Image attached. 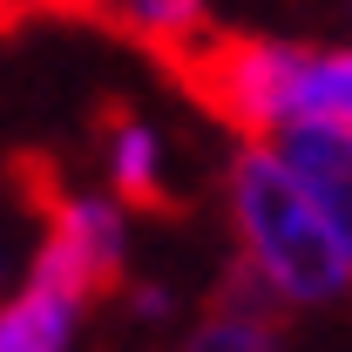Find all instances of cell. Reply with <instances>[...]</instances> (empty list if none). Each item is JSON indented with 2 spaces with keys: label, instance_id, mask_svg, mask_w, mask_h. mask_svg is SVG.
Returning a JSON list of instances; mask_svg holds the SVG:
<instances>
[{
  "label": "cell",
  "instance_id": "ba28073f",
  "mask_svg": "<svg viewBox=\"0 0 352 352\" xmlns=\"http://www.w3.org/2000/svg\"><path fill=\"white\" fill-rule=\"evenodd\" d=\"M82 305H88V298L68 292L61 278L28 271V285L14 292V305L0 311V352H68Z\"/></svg>",
  "mask_w": 352,
  "mask_h": 352
},
{
  "label": "cell",
  "instance_id": "7a4b0ae2",
  "mask_svg": "<svg viewBox=\"0 0 352 352\" xmlns=\"http://www.w3.org/2000/svg\"><path fill=\"white\" fill-rule=\"evenodd\" d=\"M305 75L311 47L278 34H210L190 61L170 68V82L244 142H271L305 116Z\"/></svg>",
  "mask_w": 352,
  "mask_h": 352
},
{
  "label": "cell",
  "instance_id": "9c48e42d",
  "mask_svg": "<svg viewBox=\"0 0 352 352\" xmlns=\"http://www.w3.org/2000/svg\"><path fill=\"white\" fill-rule=\"evenodd\" d=\"M305 116H339V122H352V47H311Z\"/></svg>",
  "mask_w": 352,
  "mask_h": 352
},
{
  "label": "cell",
  "instance_id": "3957f363",
  "mask_svg": "<svg viewBox=\"0 0 352 352\" xmlns=\"http://www.w3.org/2000/svg\"><path fill=\"white\" fill-rule=\"evenodd\" d=\"M14 176H28L34 190V210H41V251L34 271L61 278L68 292H82L88 305L122 292V271H129V223L109 197H82V190H61L47 163H14Z\"/></svg>",
  "mask_w": 352,
  "mask_h": 352
},
{
  "label": "cell",
  "instance_id": "8992f818",
  "mask_svg": "<svg viewBox=\"0 0 352 352\" xmlns=\"http://www.w3.org/2000/svg\"><path fill=\"white\" fill-rule=\"evenodd\" d=\"M102 28L122 34V41H135L163 75H170L176 61H190L197 47L217 34L204 0H109L102 7Z\"/></svg>",
  "mask_w": 352,
  "mask_h": 352
},
{
  "label": "cell",
  "instance_id": "52a82bcc",
  "mask_svg": "<svg viewBox=\"0 0 352 352\" xmlns=\"http://www.w3.org/2000/svg\"><path fill=\"white\" fill-rule=\"evenodd\" d=\"M102 163H109V183H116V197L129 204V210H163L170 217L176 197L170 183H163V149H156V129L129 116V109H102Z\"/></svg>",
  "mask_w": 352,
  "mask_h": 352
},
{
  "label": "cell",
  "instance_id": "5b68a950",
  "mask_svg": "<svg viewBox=\"0 0 352 352\" xmlns=\"http://www.w3.org/2000/svg\"><path fill=\"white\" fill-rule=\"evenodd\" d=\"M278 305H285V298L237 258L230 271H223V285L210 292V311H204V325L190 332L183 352H278L285 346Z\"/></svg>",
  "mask_w": 352,
  "mask_h": 352
},
{
  "label": "cell",
  "instance_id": "6da1fadb",
  "mask_svg": "<svg viewBox=\"0 0 352 352\" xmlns=\"http://www.w3.org/2000/svg\"><path fill=\"white\" fill-rule=\"evenodd\" d=\"M230 223L244 237V264L285 305H332L352 292V258L318 217L298 176L278 163L271 142H237L230 156Z\"/></svg>",
  "mask_w": 352,
  "mask_h": 352
},
{
  "label": "cell",
  "instance_id": "277c9868",
  "mask_svg": "<svg viewBox=\"0 0 352 352\" xmlns=\"http://www.w3.org/2000/svg\"><path fill=\"white\" fill-rule=\"evenodd\" d=\"M271 149H278L285 170L298 176V190L318 204V217L332 223V237L352 258V122H339V116H298L292 129L271 135Z\"/></svg>",
  "mask_w": 352,
  "mask_h": 352
},
{
  "label": "cell",
  "instance_id": "30bf717a",
  "mask_svg": "<svg viewBox=\"0 0 352 352\" xmlns=\"http://www.w3.org/2000/svg\"><path fill=\"white\" fill-rule=\"evenodd\" d=\"M102 7L109 0H7V21H34V14H47V21H102Z\"/></svg>",
  "mask_w": 352,
  "mask_h": 352
}]
</instances>
